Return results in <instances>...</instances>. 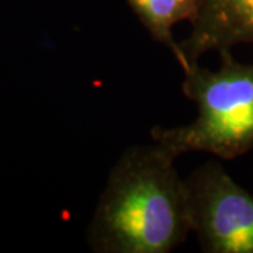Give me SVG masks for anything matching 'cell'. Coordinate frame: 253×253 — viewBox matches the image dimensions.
<instances>
[{
	"label": "cell",
	"mask_w": 253,
	"mask_h": 253,
	"mask_svg": "<svg viewBox=\"0 0 253 253\" xmlns=\"http://www.w3.org/2000/svg\"><path fill=\"white\" fill-rule=\"evenodd\" d=\"M179 156L158 142L126 148L110 170L89 228L96 253H169L190 229Z\"/></svg>",
	"instance_id": "cell-1"
},
{
	"label": "cell",
	"mask_w": 253,
	"mask_h": 253,
	"mask_svg": "<svg viewBox=\"0 0 253 253\" xmlns=\"http://www.w3.org/2000/svg\"><path fill=\"white\" fill-rule=\"evenodd\" d=\"M217 71L199 62L183 68L181 90L197 106V118L186 126L151 129L154 142L176 156L207 152L231 161L253 149V62L234 59L231 49L219 51Z\"/></svg>",
	"instance_id": "cell-2"
},
{
	"label": "cell",
	"mask_w": 253,
	"mask_h": 253,
	"mask_svg": "<svg viewBox=\"0 0 253 253\" xmlns=\"http://www.w3.org/2000/svg\"><path fill=\"white\" fill-rule=\"evenodd\" d=\"M190 229L207 253H253V194L218 161L184 179Z\"/></svg>",
	"instance_id": "cell-3"
},
{
	"label": "cell",
	"mask_w": 253,
	"mask_h": 253,
	"mask_svg": "<svg viewBox=\"0 0 253 253\" xmlns=\"http://www.w3.org/2000/svg\"><path fill=\"white\" fill-rule=\"evenodd\" d=\"M253 44V0H200L197 17L181 42L179 65L199 62L210 51Z\"/></svg>",
	"instance_id": "cell-4"
},
{
	"label": "cell",
	"mask_w": 253,
	"mask_h": 253,
	"mask_svg": "<svg viewBox=\"0 0 253 253\" xmlns=\"http://www.w3.org/2000/svg\"><path fill=\"white\" fill-rule=\"evenodd\" d=\"M156 42L165 45L176 61L180 56L179 42L173 37V27L181 21L190 24L197 17L200 0H126Z\"/></svg>",
	"instance_id": "cell-5"
}]
</instances>
